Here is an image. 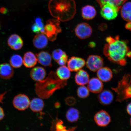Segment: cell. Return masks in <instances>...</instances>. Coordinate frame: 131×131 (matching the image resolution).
<instances>
[{
  "mask_svg": "<svg viewBox=\"0 0 131 131\" xmlns=\"http://www.w3.org/2000/svg\"><path fill=\"white\" fill-rule=\"evenodd\" d=\"M121 14L122 18L128 22H131V2H126L121 8Z\"/></svg>",
  "mask_w": 131,
  "mask_h": 131,
  "instance_id": "484cf974",
  "label": "cell"
},
{
  "mask_svg": "<svg viewBox=\"0 0 131 131\" xmlns=\"http://www.w3.org/2000/svg\"><path fill=\"white\" fill-rule=\"evenodd\" d=\"M14 70L11 65L7 63L0 65V77L4 79H9L12 77Z\"/></svg>",
  "mask_w": 131,
  "mask_h": 131,
  "instance_id": "44dd1931",
  "label": "cell"
},
{
  "mask_svg": "<svg viewBox=\"0 0 131 131\" xmlns=\"http://www.w3.org/2000/svg\"><path fill=\"white\" fill-rule=\"evenodd\" d=\"M70 70L65 65L60 66L57 69L56 74L57 77L63 81H67L71 76Z\"/></svg>",
  "mask_w": 131,
  "mask_h": 131,
  "instance_id": "d4e9b609",
  "label": "cell"
},
{
  "mask_svg": "<svg viewBox=\"0 0 131 131\" xmlns=\"http://www.w3.org/2000/svg\"><path fill=\"white\" fill-rule=\"evenodd\" d=\"M68 67L71 71L77 72L81 69L85 65V60L81 57H72L67 62Z\"/></svg>",
  "mask_w": 131,
  "mask_h": 131,
  "instance_id": "8fae6325",
  "label": "cell"
},
{
  "mask_svg": "<svg viewBox=\"0 0 131 131\" xmlns=\"http://www.w3.org/2000/svg\"><path fill=\"white\" fill-rule=\"evenodd\" d=\"M75 75V82L79 85L84 86L89 81V76L87 72L83 70H80Z\"/></svg>",
  "mask_w": 131,
  "mask_h": 131,
  "instance_id": "7402d4cb",
  "label": "cell"
},
{
  "mask_svg": "<svg viewBox=\"0 0 131 131\" xmlns=\"http://www.w3.org/2000/svg\"><path fill=\"white\" fill-rule=\"evenodd\" d=\"M130 125L131 126V118L130 119Z\"/></svg>",
  "mask_w": 131,
  "mask_h": 131,
  "instance_id": "f35d334b",
  "label": "cell"
},
{
  "mask_svg": "<svg viewBox=\"0 0 131 131\" xmlns=\"http://www.w3.org/2000/svg\"><path fill=\"white\" fill-rule=\"evenodd\" d=\"M10 63L13 68H20L23 63V59L20 55L14 54L11 57Z\"/></svg>",
  "mask_w": 131,
  "mask_h": 131,
  "instance_id": "f1b7e54d",
  "label": "cell"
},
{
  "mask_svg": "<svg viewBox=\"0 0 131 131\" xmlns=\"http://www.w3.org/2000/svg\"><path fill=\"white\" fill-rule=\"evenodd\" d=\"M126 28L131 31V22H128L126 25Z\"/></svg>",
  "mask_w": 131,
  "mask_h": 131,
  "instance_id": "8d00e7d4",
  "label": "cell"
},
{
  "mask_svg": "<svg viewBox=\"0 0 131 131\" xmlns=\"http://www.w3.org/2000/svg\"><path fill=\"white\" fill-rule=\"evenodd\" d=\"M42 30L44 31L45 32V29H44V27H45V25H44L43 22L41 19L40 17H37L36 19L35 20V23ZM45 34V33H44Z\"/></svg>",
  "mask_w": 131,
  "mask_h": 131,
  "instance_id": "4dcf8cb0",
  "label": "cell"
},
{
  "mask_svg": "<svg viewBox=\"0 0 131 131\" xmlns=\"http://www.w3.org/2000/svg\"><path fill=\"white\" fill-rule=\"evenodd\" d=\"M104 60L101 57L92 55L88 57L86 62L88 68L93 72H96L103 66Z\"/></svg>",
  "mask_w": 131,
  "mask_h": 131,
  "instance_id": "9c48e42d",
  "label": "cell"
},
{
  "mask_svg": "<svg viewBox=\"0 0 131 131\" xmlns=\"http://www.w3.org/2000/svg\"><path fill=\"white\" fill-rule=\"evenodd\" d=\"M5 114L4 110L1 106H0V121L2 120L4 118Z\"/></svg>",
  "mask_w": 131,
  "mask_h": 131,
  "instance_id": "d6a6232c",
  "label": "cell"
},
{
  "mask_svg": "<svg viewBox=\"0 0 131 131\" xmlns=\"http://www.w3.org/2000/svg\"><path fill=\"white\" fill-rule=\"evenodd\" d=\"M103 52L110 61L122 66L126 64L128 58H131V51L126 40H121L119 36L106 38Z\"/></svg>",
  "mask_w": 131,
  "mask_h": 131,
  "instance_id": "6da1fadb",
  "label": "cell"
},
{
  "mask_svg": "<svg viewBox=\"0 0 131 131\" xmlns=\"http://www.w3.org/2000/svg\"><path fill=\"white\" fill-rule=\"evenodd\" d=\"M88 88L84 86H81L78 88L77 93L79 97L85 99L88 97L90 92Z\"/></svg>",
  "mask_w": 131,
  "mask_h": 131,
  "instance_id": "f546056e",
  "label": "cell"
},
{
  "mask_svg": "<svg viewBox=\"0 0 131 131\" xmlns=\"http://www.w3.org/2000/svg\"><path fill=\"white\" fill-rule=\"evenodd\" d=\"M75 34L79 38L83 40L89 37L92 33L91 26L86 23H82L79 24L75 28Z\"/></svg>",
  "mask_w": 131,
  "mask_h": 131,
  "instance_id": "ba28073f",
  "label": "cell"
},
{
  "mask_svg": "<svg viewBox=\"0 0 131 131\" xmlns=\"http://www.w3.org/2000/svg\"><path fill=\"white\" fill-rule=\"evenodd\" d=\"M52 57L53 60L60 66L65 65L68 60V56L66 53L59 49H55L53 51Z\"/></svg>",
  "mask_w": 131,
  "mask_h": 131,
  "instance_id": "5bb4252c",
  "label": "cell"
},
{
  "mask_svg": "<svg viewBox=\"0 0 131 131\" xmlns=\"http://www.w3.org/2000/svg\"><path fill=\"white\" fill-rule=\"evenodd\" d=\"M88 88L92 93L99 94L103 91L104 84L99 78H93L89 80L88 83Z\"/></svg>",
  "mask_w": 131,
  "mask_h": 131,
  "instance_id": "7c38bea8",
  "label": "cell"
},
{
  "mask_svg": "<svg viewBox=\"0 0 131 131\" xmlns=\"http://www.w3.org/2000/svg\"><path fill=\"white\" fill-rule=\"evenodd\" d=\"M46 72L43 68L36 67L32 68L30 72V76L32 79L37 82H40L45 79Z\"/></svg>",
  "mask_w": 131,
  "mask_h": 131,
  "instance_id": "e0dca14e",
  "label": "cell"
},
{
  "mask_svg": "<svg viewBox=\"0 0 131 131\" xmlns=\"http://www.w3.org/2000/svg\"><path fill=\"white\" fill-rule=\"evenodd\" d=\"M37 62L45 67L52 66V57L48 52L42 51L36 54Z\"/></svg>",
  "mask_w": 131,
  "mask_h": 131,
  "instance_id": "2e32d148",
  "label": "cell"
},
{
  "mask_svg": "<svg viewBox=\"0 0 131 131\" xmlns=\"http://www.w3.org/2000/svg\"><path fill=\"white\" fill-rule=\"evenodd\" d=\"M60 21L57 19H49L45 26V34L48 40L53 42L56 40L57 35L61 32Z\"/></svg>",
  "mask_w": 131,
  "mask_h": 131,
  "instance_id": "5b68a950",
  "label": "cell"
},
{
  "mask_svg": "<svg viewBox=\"0 0 131 131\" xmlns=\"http://www.w3.org/2000/svg\"><path fill=\"white\" fill-rule=\"evenodd\" d=\"M49 10L55 18L65 22L73 18L76 14V5L74 0H51Z\"/></svg>",
  "mask_w": 131,
  "mask_h": 131,
  "instance_id": "7a4b0ae2",
  "label": "cell"
},
{
  "mask_svg": "<svg viewBox=\"0 0 131 131\" xmlns=\"http://www.w3.org/2000/svg\"><path fill=\"white\" fill-rule=\"evenodd\" d=\"M97 71L98 78L102 81H109L113 78L112 71L110 68L107 67H102Z\"/></svg>",
  "mask_w": 131,
  "mask_h": 131,
  "instance_id": "ffe728a7",
  "label": "cell"
},
{
  "mask_svg": "<svg viewBox=\"0 0 131 131\" xmlns=\"http://www.w3.org/2000/svg\"><path fill=\"white\" fill-rule=\"evenodd\" d=\"M7 10L4 7L1 8L0 9V12L2 14H6L7 13Z\"/></svg>",
  "mask_w": 131,
  "mask_h": 131,
  "instance_id": "d590c367",
  "label": "cell"
},
{
  "mask_svg": "<svg viewBox=\"0 0 131 131\" xmlns=\"http://www.w3.org/2000/svg\"><path fill=\"white\" fill-rule=\"evenodd\" d=\"M89 45L90 46L92 47H94L95 46V43H94V42H90Z\"/></svg>",
  "mask_w": 131,
  "mask_h": 131,
  "instance_id": "74e56055",
  "label": "cell"
},
{
  "mask_svg": "<svg viewBox=\"0 0 131 131\" xmlns=\"http://www.w3.org/2000/svg\"><path fill=\"white\" fill-rule=\"evenodd\" d=\"M33 43L36 48L39 49L45 48L48 45V39L45 34H37L33 39Z\"/></svg>",
  "mask_w": 131,
  "mask_h": 131,
  "instance_id": "9a60e30c",
  "label": "cell"
},
{
  "mask_svg": "<svg viewBox=\"0 0 131 131\" xmlns=\"http://www.w3.org/2000/svg\"><path fill=\"white\" fill-rule=\"evenodd\" d=\"M67 83V81L60 80L57 77L56 73L51 71L45 79L37 82L36 84V91L37 92L44 90V92H47H47H50L52 94L56 90L63 87Z\"/></svg>",
  "mask_w": 131,
  "mask_h": 131,
  "instance_id": "3957f363",
  "label": "cell"
},
{
  "mask_svg": "<svg viewBox=\"0 0 131 131\" xmlns=\"http://www.w3.org/2000/svg\"><path fill=\"white\" fill-rule=\"evenodd\" d=\"M98 96L99 102L101 104L105 106L109 105L112 103L114 99L113 94L110 90H103Z\"/></svg>",
  "mask_w": 131,
  "mask_h": 131,
  "instance_id": "4fadbf2b",
  "label": "cell"
},
{
  "mask_svg": "<svg viewBox=\"0 0 131 131\" xmlns=\"http://www.w3.org/2000/svg\"><path fill=\"white\" fill-rule=\"evenodd\" d=\"M37 62L36 56L32 52L29 51L25 53L23 62L26 67L28 68H33L37 64Z\"/></svg>",
  "mask_w": 131,
  "mask_h": 131,
  "instance_id": "d6986e66",
  "label": "cell"
},
{
  "mask_svg": "<svg viewBox=\"0 0 131 131\" xmlns=\"http://www.w3.org/2000/svg\"><path fill=\"white\" fill-rule=\"evenodd\" d=\"M63 123L61 122L57 123L56 125L57 131H68L64 128V127L62 125Z\"/></svg>",
  "mask_w": 131,
  "mask_h": 131,
  "instance_id": "1f68e13d",
  "label": "cell"
},
{
  "mask_svg": "<svg viewBox=\"0 0 131 131\" xmlns=\"http://www.w3.org/2000/svg\"><path fill=\"white\" fill-rule=\"evenodd\" d=\"M43 100L40 98H35L30 101L29 106L33 112H39L42 111L45 106Z\"/></svg>",
  "mask_w": 131,
  "mask_h": 131,
  "instance_id": "cb8c5ba5",
  "label": "cell"
},
{
  "mask_svg": "<svg viewBox=\"0 0 131 131\" xmlns=\"http://www.w3.org/2000/svg\"><path fill=\"white\" fill-rule=\"evenodd\" d=\"M66 117L69 122L71 123L76 122L79 119V111L75 108H70L67 111Z\"/></svg>",
  "mask_w": 131,
  "mask_h": 131,
  "instance_id": "4316f807",
  "label": "cell"
},
{
  "mask_svg": "<svg viewBox=\"0 0 131 131\" xmlns=\"http://www.w3.org/2000/svg\"><path fill=\"white\" fill-rule=\"evenodd\" d=\"M101 14L106 20H110L116 18L118 15L119 9L116 6L110 4H106L101 7Z\"/></svg>",
  "mask_w": 131,
  "mask_h": 131,
  "instance_id": "8992f818",
  "label": "cell"
},
{
  "mask_svg": "<svg viewBox=\"0 0 131 131\" xmlns=\"http://www.w3.org/2000/svg\"><path fill=\"white\" fill-rule=\"evenodd\" d=\"M81 14L83 19L88 20H91L95 17L96 12L94 6L87 5L82 8Z\"/></svg>",
  "mask_w": 131,
  "mask_h": 131,
  "instance_id": "603a6c76",
  "label": "cell"
},
{
  "mask_svg": "<svg viewBox=\"0 0 131 131\" xmlns=\"http://www.w3.org/2000/svg\"><path fill=\"white\" fill-rule=\"evenodd\" d=\"M95 123L101 127L107 126L111 121V116L107 112L101 110L96 113L94 117Z\"/></svg>",
  "mask_w": 131,
  "mask_h": 131,
  "instance_id": "30bf717a",
  "label": "cell"
},
{
  "mask_svg": "<svg viewBox=\"0 0 131 131\" xmlns=\"http://www.w3.org/2000/svg\"><path fill=\"white\" fill-rule=\"evenodd\" d=\"M8 45L11 49L15 50H20L23 46V41L21 38L17 34H13L8 40Z\"/></svg>",
  "mask_w": 131,
  "mask_h": 131,
  "instance_id": "ac0fdd59",
  "label": "cell"
},
{
  "mask_svg": "<svg viewBox=\"0 0 131 131\" xmlns=\"http://www.w3.org/2000/svg\"><path fill=\"white\" fill-rule=\"evenodd\" d=\"M126 110L127 113L131 116V102L129 103L127 106Z\"/></svg>",
  "mask_w": 131,
  "mask_h": 131,
  "instance_id": "836d02e7",
  "label": "cell"
},
{
  "mask_svg": "<svg viewBox=\"0 0 131 131\" xmlns=\"http://www.w3.org/2000/svg\"><path fill=\"white\" fill-rule=\"evenodd\" d=\"M111 88L117 94V102H122L131 98V75L129 74L124 75L117 86Z\"/></svg>",
  "mask_w": 131,
  "mask_h": 131,
  "instance_id": "277c9868",
  "label": "cell"
},
{
  "mask_svg": "<svg viewBox=\"0 0 131 131\" xmlns=\"http://www.w3.org/2000/svg\"><path fill=\"white\" fill-rule=\"evenodd\" d=\"M30 101L28 96L24 94H18L13 99V103L15 108L18 110L23 111L28 108Z\"/></svg>",
  "mask_w": 131,
  "mask_h": 131,
  "instance_id": "52a82bcc",
  "label": "cell"
},
{
  "mask_svg": "<svg viewBox=\"0 0 131 131\" xmlns=\"http://www.w3.org/2000/svg\"><path fill=\"white\" fill-rule=\"evenodd\" d=\"M7 91L5 92L3 94H0V103H3V101L5 95L6 94Z\"/></svg>",
  "mask_w": 131,
  "mask_h": 131,
  "instance_id": "e575fe53",
  "label": "cell"
},
{
  "mask_svg": "<svg viewBox=\"0 0 131 131\" xmlns=\"http://www.w3.org/2000/svg\"><path fill=\"white\" fill-rule=\"evenodd\" d=\"M101 7L106 4H110L116 6L120 9L123 5L128 0H96Z\"/></svg>",
  "mask_w": 131,
  "mask_h": 131,
  "instance_id": "83f0119b",
  "label": "cell"
}]
</instances>
